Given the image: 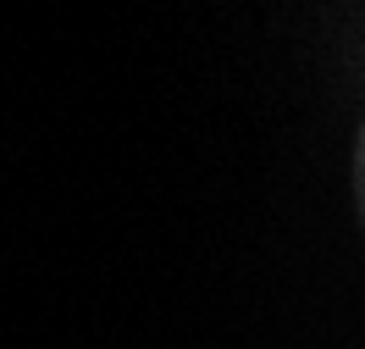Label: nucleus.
Instances as JSON below:
<instances>
[{"instance_id": "obj_1", "label": "nucleus", "mask_w": 365, "mask_h": 349, "mask_svg": "<svg viewBox=\"0 0 365 349\" xmlns=\"http://www.w3.org/2000/svg\"><path fill=\"white\" fill-rule=\"evenodd\" d=\"M354 200H360V222H365V128H360V144H354Z\"/></svg>"}]
</instances>
